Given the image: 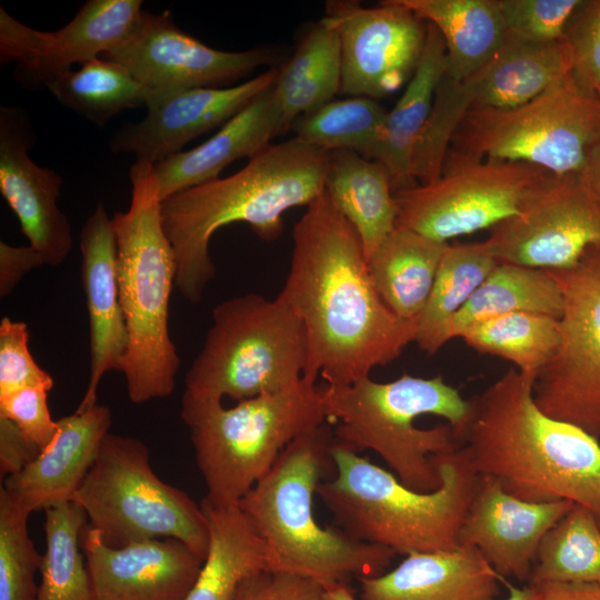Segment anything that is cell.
Returning <instances> with one entry per match:
<instances>
[{
    "label": "cell",
    "instance_id": "obj_1",
    "mask_svg": "<svg viewBox=\"0 0 600 600\" xmlns=\"http://www.w3.org/2000/svg\"><path fill=\"white\" fill-rule=\"evenodd\" d=\"M292 240L278 298L306 329L304 380L352 384L414 342L417 321L399 318L381 300L357 231L326 190L307 206Z\"/></svg>",
    "mask_w": 600,
    "mask_h": 600
},
{
    "label": "cell",
    "instance_id": "obj_2",
    "mask_svg": "<svg viewBox=\"0 0 600 600\" xmlns=\"http://www.w3.org/2000/svg\"><path fill=\"white\" fill-rule=\"evenodd\" d=\"M536 378L510 368L479 396L461 437L474 471L530 502L570 501L600 522V440L543 413Z\"/></svg>",
    "mask_w": 600,
    "mask_h": 600
},
{
    "label": "cell",
    "instance_id": "obj_3",
    "mask_svg": "<svg viewBox=\"0 0 600 600\" xmlns=\"http://www.w3.org/2000/svg\"><path fill=\"white\" fill-rule=\"evenodd\" d=\"M329 152L297 137L270 144L236 173L177 192L162 201V223L177 260L176 287L190 302L202 300L216 268L213 233L248 223L261 239L281 236L283 213L309 206L324 191Z\"/></svg>",
    "mask_w": 600,
    "mask_h": 600
},
{
    "label": "cell",
    "instance_id": "obj_4",
    "mask_svg": "<svg viewBox=\"0 0 600 600\" xmlns=\"http://www.w3.org/2000/svg\"><path fill=\"white\" fill-rule=\"evenodd\" d=\"M334 443L380 456L399 481L416 491L441 486L434 456L462 446L471 400L441 376L403 373L389 382L370 377L352 384H319Z\"/></svg>",
    "mask_w": 600,
    "mask_h": 600
},
{
    "label": "cell",
    "instance_id": "obj_5",
    "mask_svg": "<svg viewBox=\"0 0 600 600\" xmlns=\"http://www.w3.org/2000/svg\"><path fill=\"white\" fill-rule=\"evenodd\" d=\"M331 426L327 421L294 439L238 504L267 543L272 570L313 579L326 590L382 574L396 556L314 519L313 496L333 470Z\"/></svg>",
    "mask_w": 600,
    "mask_h": 600
},
{
    "label": "cell",
    "instance_id": "obj_6",
    "mask_svg": "<svg viewBox=\"0 0 600 600\" xmlns=\"http://www.w3.org/2000/svg\"><path fill=\"white\" fill-rule=\"evenodd\" d=\"M333 476L317 494L336 527L353 539L408 556L451 550L480 476L461 446L434 456L441 486L419 492L358 452L332 444Z\"/></svg>",
    "mask_w": 600,
    "mask_h": 600
},
{
    "label": "cell",
    "instance_id": "obj_7",
    "mask_svg": "<svg viewBox=\"0 0 600 600\" xmlns=\"http://www.w3.org/2000/svg\"><path fill=\"white\" fill-rule=\"evenodd\" d=\"M131 201L114 212L117 276L128 348L122 373L136 404L170 396L180 366L169 334V299L177 279L174 250L162 223V199L154 164L130 167Z\"/></svg>",
    "mask_w": 600,
    "mask_h": 600
},
{
    "label": "cell",
    "instance_id": "obj_8",
    "mask_svg": "<svg viewBox=\"0 0 600 600\" xmlns=\"http://www.w3.org/2000/svg\"><path fill=\"white\" fill-rule=\"evenodd\" d=\"M181 419L207 488L203 500L219 507L238 506L294 439L328 421L319 384L303 378L231 408L184 392Z\"/></svg>",
    "mask_w": 600,
    "mask_h": 600
},
{
    "label": "cell",
    "instance_id": "obj_9",
    "mask_svg": "<svg viewBox=\"0 0 600 600\" xmlns=\"http://www.w3.org/2000/svg\"><path fill=\"white\" fill-rule=\"evenodd\" d=\"M307 352L304 326L280 298L233 297L213 308L184 392L237 402L279 392L301 381Z\"/></svg>",
    "mask_w": 600,
    "mask_h": 600
},
{
    "label": "cell",
    "instance_id": "obj_10",
    "mask_svg": "<svg viewBox=\"0 0 600 600\" xmlns=\"http://www.w3.org/2000/svg\"><path fill=\"white\" fill-rule=\"evenodd\" d=\"M71 501L111 547L174 538L206 559L209 531L201 504L153 472L149 449L137 438L108 432Z\"/></svg>",
    "mask_w": 600,
    "mask_h": 600
},
{
    "label": "cell",
    "instance_id": "obj_11",
    "mask_svg": "<svg viewBox=\"0 0 600 600\" xmlns=\"http://www.w3.org/2000/svg\"><path fill=\"white\" fill-rule=\"evenodd\" d=\"M600 140V100L570 74L537 98L503 109H470L449 153L474 160L523 162L557 174L579 173Z\"/></svg>",
    "mask_w": 600,
    "mask_h": 600
},
{
    "label": "cell",
    "instance_id": "obj_12",
    "mask_svg": "<svg viewBox=\"0 0 600 600\" xmlns=\"http://www.w3.org/2000/svg\"><path fill=\"white\" fill-rule=\"evenodd\" d=\"M551 176L523 162L474 160L448 152L439 179L394 192L397 226L446 243L490 230L518 214Z\"/></svg>",
    "mask_w": 600,
    "mask_h": 600
},
{
    "label": "cell",
    "instance_id": "obj_13",
    "mask_svg": "<svg viewBox=\"0 0 600 600\" xmlns=\"http://www.w3.org/2000/svg\"><path fill=\"white\" fill-rule=\"evenodd\" d=\"M549 272L563 298L560 342L533 398L547 416L600 440V247L588 248L574 267Z\"/></svg>",
    "mask_w": 600,
    "mask_h": 600
},
{
    "label": "cell",
    "instance_id": "obj_14",
    "mask_svg": "<svg viewBox=\"0 0 600 600\" xmlns=\"http://www.w3.org/2000/svg\"><path fill=\"white\" fill-rule=\"evenodd\" d=\"M321 20L339 38L341 93L376 100L394 93L413 76L427 23L399 0H383L374 7L330 0Z\"/></svg>",
    "mask_w": 600,
    "mask_h": 600
},
{
    "label": "cell",
    "instance_id": "obj_15",
    "mask_svg": "<svg viewBox=\"0 0 600 600\" xmlns=\"http://www.w3.org/2000/svg\"><path fill=\"white\" fill-rule=\"evenodd\" d=\"M484 242L498 262L547 271L570 269L588 248L600 247V202L578 173L552 174L518 214L490 229Z\"/></svg>",
    "mask_w": 600,
    "mask_h": 600
},
{
    "label": "cell",
    "instance_id": "obj_16",
    "mask_svg": "<svg viewBox=\"0 0 600 600\" xmlns=\"http://www.w3.org/2000/svg\"><path fill=\"white\" fill-rule=\"evenodd\" d=\"M100 57L123 66L150 94L230 87L279 59L266 48L223 51L208 47L180 29L168 10L142 11L127 37Z\"/></svg>",
    "mask_w": 600,
    "mask_h": 600
},
{
    "label": "cell",
    "instance_id": "obj_17",
    "mask_svg": "<svg viewBox=\"0 0 600 600\" xmlns=\"http://www.w3.org/2000/svg\"><path fill=\"white\" fill-rule=\"evenodd\" d=\"M141 0H88L54 31H39L0 7V61H16L14 78L39 91L123 40L142 12Z\"/></svg>",
    "mask_w": 600,
    "mask_h": 600
},
{
    "label": "cell",
    "instance_id": "obj_18",
    "mask_svg": "<svg viewBox=\"0 0 600 600\" xmlns=\"http://www.w3.org/2000/svg\"><path fill=\"white\" fill-rule=\"evenodd\" d=\"M276 76L277 67H271L230 87L151 93L144 118L119 128L110 137L108 147L114 153H132L136 160L161 162L183 151L196 138L222 127L269 89Z\"/></svg>",
    "mask_w": 600,
    "mask_h": 600
},
{
    "label": "cell",
    "instance_id": "obj_19",
    "mask_svg": "<svg viewBox=\"0 0 600 600\" xmlns=\"http://www.w3.org/2000/svg\"><path fill=\"white\" fill-rule=\"evenodd\" d=\"M34 139L24 109L0 108V192L29 244L40 252L44 264L56 267L72 249V232L67 216L58 207L61 176L29 157Z\"/></svg>",
    "mask_w": 600,
    "mask_h": 600
},
{
    "label": "cell",
    "instance_id": "obj_20",
    "mask_svg": "<svg viewBox=\"0 0 600 600\" xmlns=\"http://www.w3.org/2000/svg\"><path fill=\"white\" fill-rule=\"evenodd\" d=\"M81 546L94 600H186L204 561L174 538L114 548L89 524Z\"/></svg>",
    "mask_w": 600,
    "mask_h": 600
},
{
    "label": "cell",
    "instance_id": "obj_21",
    "mask_svg": "<svg viewBox=\"0 0 600 600\" xmlns=\"http://www.w3.org/2000/svg\"><path fill=\"white\" fill-rule=\"evenodd\" d=\"M573 506L564 500L524 501L480 477L458 543L477 549L501 578L528 581L541 540Z\"/></svg>",
    "mask_w": 600,
    "mask_h": 600
},
{
    "label": "cell",
    "instance_id": "obj_22",
    "mask_svg": "<svg viewBox=\"0 0 600 600\" xmlns=\"http://www.w3.org/2000/svg\"><path fill=\"white\" fill-rule=\"evenodd\" d=\"M81 278L90 323V378L77 412L97 404V391L108 371L122 372L128 332L117 276V240L102 202L80 232Z\"/></svg>",
    "mask_w": 600,
    "mask_h": 600
},
{
    "label": "cell",
    "instance_id": "obj_23",
    "mask_svg": "<svg viewBox=\"0 0 600 600\" xmlns=\"http://www.w3.org/2000/svg\"><path fill=\"white\" fill-rule=\"evenodd\" d=\"M111 421L110 409L98 403L59 419L54 440L20 472L3 479L1 487L30 512L71 501Z\"/></svg>",
    "mask_w": 600,
    "mask_h": 600
},
{
    "label": "cell",
    "instance_id": "obj_24",
    "mask_svg": "<svg viewBox=\"0 0 600 600\" xmlns=\"http://www.w3.org/2000/svg\"><path fill=\"white\" fill-rule=\"evenodd\" d=\"M502 578L468 546L414 552L392 570L360 578V600H494Z\"/></svg>",
    "mask_w": 600,
    "mask_h": 600
},
{
    "label": "cell",
    "instance_id": "obj_25",
    "mask_svg": "<svg viewBox=\"0 0 600 600\" xmlns=\"http://www.w3.org/2000/svg\"><path fill=\"white\" fill-rule=\"evenodd\" d=\"M272 87V86H271ZM271 87L257 96L208 140L154 164L162 201L219 178L233 161L248 160L284 133Z\"/></svg>",
    "mask_w": 600,
    "mask_h": 600
},
{
    "label": "cell",
    "instance_id": "obj_26",
    "mask_svg": "<svg viewBox=\"0 0 600 600\" xmlns=\"http://www.w3.org/2000/svg\"><path fill=\"white\" fill-rule=\"evenodd\" d=\"M563 40L533 41L506 32L493 57L471 80V109H510L537 98L570 74Z\"/></svg>",
    "mask_w": 600,
    "mask_h": 600
},
{
    "label": "cell",
    "instance_id": "obj_27",
    "mask_svg": "<svg viewBox=\"0 0 600 600\" xmlns=\"http://www.w3.org/2000/svg\"><path fill=\"white\" fill-rule=\"evenodd\" d=\"M324 190L357 231L368 260L397 228L398 209L388 170L354 152H329Z\"/></svg>",
    "mask_w": 600,
    "mask_h": 600
},
{
    "label": "cell",
    "instance_id": "obj_28",
    "mask_svg": "<svg viewBox=\"0 0 600 600\" xmlns=\"http://www.w3.org/2000/svg\"><path fill=\"white\" fill-rule=\"evenodd\" d=\"M209 547L203 566L186 600H230L248 576L271 569L264 540L239 508L202 500Z\"/></svg>",
    "mask_w": 600,
    "mask_h": 600
},
{
    "label": "cell",
    "instance_id": "obj_29",
    "mask_svg": "<svg viewBox=\"0 0 600 600\" xmlns=\"http://www.w3.org/2000/svg\"><path fill=\"white\" fill-rule=\"evenodd\" d=\"M446 70L444 41L439 31L427 23L422 56L403 93L388 111L383 139L374 158L388 170L393 192L417 186L411 176V157Z\"/></svg>",
    "mask_w": 600,
    "mask_h": 600
},
{
    "label": "cell",
    "instance_id": "obj_30",
    "mask_svg": "<svg viewBox=\"0 0 600 600\" xmlns=\"http://www.w3.org/2000/svg\"><path fill=\"white\" fill-rule=\"evenodd\" d=\"M447 246L397 226L367 260L378 294L396 316L418 320Z\"/></svg>",
    "mask_w": 600,
    "mask_h": 600
},
{
    "label": "cell",
    "instance_id": "obj_31",
    "mask_svg": "<svg viewBox=\"0 0 600 600\" xmlns=\"http://www.w3.org/2000/svg\"><path fill=\"white\" fill-rule=\"evenodd\" d=\"M399 1L439 31L446 46V74L456 80L482 68L506 34L497 0Z\"/></svg>",
    "mask_w": 600,
    "mask_h": 600
},
{
    "label": "cell",
    "instance_id": "obj_32",
    "mask_svg": "<svg viewBox=\"0 0 600 600\" xmlns=\"http://www.w3.org/2000/svg\"><path fill=\"white\" fill-rule=\"evenodd\" d=\"M341 54L337 32L320 20L280 67L271 87L283 132L299 117L333 100L340 92Z\"/></svg>",
    "mask_w": 600,
    "mask_h": 600
},
{
    "label": "cell",
    "instance_id": "obj_33",
    "mask_svg": "<svg viewBox=\"0 0 600 600\" xmlns=\"http://www.w3.org/2000/svg\"><path fill=\"white\" fill-rule=\"evenodd\" d=\"M563 298L547 270L498 262L463 308L450 320L446 341L459 338L469 327L514 312H531L559 319Z\"/></svg>",
    "mask_w": 600,
    "mask_h": 600
},
{
    "label": "cell",
    "instance_id": "obj_34",
    "mask_svg": "<svg viewBox=\"0 0 600 600\" xmlns=\"http://www.w3.org/2000/svg\"><path fill=\"white\" fill-rule=\"evenodd\" d=\"M497 263L484 241L448 243L427 303L417 320L414 342L421 350L434 354L447 343L444 334L448 323Z\"/></svg>",
    "mask_w": 600,
    "mask_h": 600
},
{
    "label": "cell",
    "instance_id": "obj_35",
    "mask_svg": "<svg viewBox=\"0 0 600 600\" xmlns=\"http://www.w3.org/2000/svg\"><path fill=\"white\" fill-rule=\"evenodd\" d=\"M56 100L98 126L127 109L147 106L150 92L120 63L97 57L56 79Z\"/></svg>",
    "mask_w": 600,
    "mask_h": 600
},
{
    "label": "cell",
    "instance_id": "obj_36",
    "mask_svg": "<svg viewBox=\"0 0 600 600\" xmlns=\"http://www.w3.org/2000/svg\"><path fill=\"white\" fill-rule=\"evenodd\" d=\"M44 514L46 551L37 600H94L81 546L86 512L76 502L64 501Z\"/></svg>",
    "mask_w": 600,
    "mask_h": 600
},
{
    "label": "cell",
    "instance_id": "obj_37",
    "mask_svg": "<svg viewBox=\"0 0 600 600\" xmlns=\"http://www.w3.org/2000/svg\"><path fill=\"white\" fill-rule=\"evenodd\" d=\"M459 338L478 353L507 360L537 379L558 350L559 321L546 314L514 312L473 324Z\"/></svg>",
    "mask_w": 600,
    "mask_h": 600
},
{
    "label": "cell",
    "instance_id": "obj_38",
    "mask_svg": "<svg viewBox=\"0 0 600 600\" xmlns=\"http://www.w3.org/2000/svg\"><path fill=\"white\" fill-rule=\"evenodd\" d=\"M387 117L388 111L374 99H333L296 119L290 130L303 142L327 152L350 151L374 160Z\"/></svg>",
    "mask_w": 600,
    "mask_h": 600
},
{
    "label": "cell",
    "instance_id": "obj_39",
    "mask_svg": "<svg viewBox=\"0 0 600 600\" xmlns=\"http://www.w3.org/2000/svg\"><path fill=\"white\" fill-rule=\"evenodd\" d=\"M600 583V522L574 504L543 537L528 583Z\"/></svg>",
    "mask_w": 600,
    "mask_h": 600
},
{
    "label": "cell",
    "instance_id": "obj_40",
    "mask_svg": "<svg viewBox=\"0 0 600 600\" xmlns=\"http://www.w3.org/2000/svg\"><path fill=\"white\" fill-rule=\"evenodd\" d=\"M473 100L474 92L469 78L456 80L446 73L442 76L411 157V176L417 184L439 179L452 138Z\"/></svg>",
    "mask_w": 600,
    "mask_h": 600
},
{
    "label": "cell",
    "instance_id": "obj_41",
    "mask_svg": "<svg viewBox=\"0 0 600 600\" xmlns=\"http://www.w3.org/2000/svg\"><path fill=\"white\" fill-rule=\"evenodd\" d=\"M30 513L0 488V600H37L42 556L28 532Z\"/></svg>",
    "mask_w": 600,
    "mask_h": 600
},
{
    "label": "cell",
    "instance_id": "obj_42",
    "mask_svg": "<svg viewBox=\"0 0 600 600\" xmlns=\"http://www.w3.org/2000/svg\"><path fill=\"white\" fill-rule=\"evenodd\" d=\"M562 40L570 54L571 79L583 92L600 100V0H580Z\"/></svg>",
    "mask_w": 600,
    "mask_h": 600
},
{
    "label": "cell",
    "instance_id": "obj_43",
    "mask_svg": "<svg viewBox=\"0 0 600 600\" xmlns=\"http://www.w3.org/2000/svg\"><path fill=\"white\" fill-rule=\"evenodd\" d=\"M506 32L533 41H557L580 0H497Z\"/></svg>",
    "mask_w": 600,
    "mask_h": 600
},
{
    "label": "cell",
    "instance_id": "obj_44",
    "mask_svg": "<svg viewBox=\"0 0 600 600\" xmlns=\"http://www.w3.org/2000/svg\"><path fill=\"white\" fill-rule=\"evenodd\" d=\"M24 322L8 317L0 322V397L30 386L53 387L52 377L40 368L29 347Z\"/></svg>",
    "mask_w": 600,
    "mask_h": 600
},
{
    "label": "cell",
    "instance_id": "obj_45",
    "mask_svg": "<svg viewBox=\"0 0 600 600\" xmlns=\"http://www.w3.org/2000/svg\"><path fill=\"white\" fill-rule=\"evenodd\" d=\"M44 386H30L0 397V417L11 421L23 437L43 451L59 432L58 421L52 420Z\"/></svg>",
    "mask_w": 600,
    "mask_h": 600
},
{
    "label": "cell",
    "instance_id": "obj_46",
    "mask_svg": "<svg viewBox=\"0 0 600 600\" xmlns=\"http://www.w3.org/2000/svg\"><path fill=\"white\" fill-rule=\"evenodd\" d=\"M230 600H326V588L303 576L261 570L244 578Z\"/></svg>",
    "mask_w": 600,
    "mask_h": 600
},
{
    "label": "cell",
    "instance_id": "obj_47",
    "mask_svg": "<svg viewBox=\"0 0 600 600\" xmlns=\"http://www.w3.org/2000/svg\"><path fill=\"white\" fill-rule=\"evenodd\" d=\"M43 264L42 256L30 244L0 241V297L9 296L28 272Z\"/></svg>",
    "mask_w": 600,
    "mask_h": 600
},
{
    "label": "cell",
    "instance_id": "obj_48",
    "mask_svg": "<svg viewBox=\"0 0 600 600\" xmlns=\"http://www.w3.org/2000/svg\"><path fill=\"white\" fill-rule=\"evenodd\" d=\"M40 450L8 419L0 417V474L3 480L20 472Z\"/></svg>",
    "mask_w": 600,
    "mask_h": 600
},
{
    "label": "cell",
    "instance_id": "obj_49",
    "mask_svg": "<svg viewBox=\"0 0 600 600\" xmlns=\"http://www.w3.org/2000/svg\"><path fill=\"white\" fill-rule=\"evenodd\" d=\"M528 587L531 600H600V583L548 581Z\"/></svg>",
    "mask_w": 600,
    "mask_h": 600
},
{
    "label": "cell",
    "instance_id": "obj_50",
    "mask_svg": "<svg viewBox=\"0 0 600 600\" xmlns=\"http://www.w3.org/2000/svg\"><path fill=\"white\" fill-rule=\"evenodd\" d=\"M578 177L584 189L600 202V140L588 150Z\"/></svg>",
    "mask_w": 600,
    "mask_h": 600
},
{
    "label": "cell",
    "instance_id": "obj_51",
    "mask_svg": "<svg viewBox=\"0 0 600 600\" xmlns=\"http://www.w3.org/2000/svg\"><path fill=\"white\" fill-rule=\"evenodd\" d=\"M326 600H357L349 584H341L326 590Z\"/></svg>",
    "mask_w": 600,
    "mask_h": 600
},
{
    "label": "cell",
    "instance_id": "obj_52",
    "mask_svg": "<svg viewBox=\"0 0 600 600\" xmlns=\"http://www.w3.org/2000/svg\"><path fill=\"white\" fill-rule=\"evenodd\" d=\"M502 581L508 586L509 589V597L507 600H531V592L528 586L524 588H517L510 583H507L503 578Z\"/></svg>",
    "mask_w": 600,
    "mask_h": 600
}]
</instances>
